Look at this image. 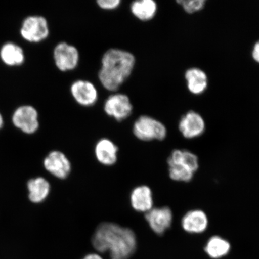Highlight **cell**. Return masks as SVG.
Segmentation results:
<instances>
[{
  "label": "cell",
  "mask_w": 259,
  "mask_h": 259,
  "mask_svg": "<svg viewBox=\"0 0 259 259\" xmlns=\"http://www.w3.org/2000/svg\"><path fill=\"white\" fill-rule=\"evenodd\" d=\"M92 242L97 251L109 252L112 259H127L137 248L135 233L112 223L100 225L93 235Z\"/></svg>",
  "instance_id": "6da1fadb"
},
{
  "label": "cell",
  "mask_w": 259,
  "mask_h": 259,
  "mask_svg": "<svg viewBox=\"0 0 259 259\" xmlns=\"http://www.w3.org/2000/svg\"><path fill=\"white\" fill-rule=\"evenodd\" d=\"M135 57L128 51L110 49L103 55L99 79L103 87L115 92L131 75L135 65Z\"/></svg>",
  "instance_id": "7a4b0ae2"
},
{
  "label": "cell",
  "mask_w": 259,
  "mask_h": 259,
  "mask_svg": "<svg viewBox=\"0 0 259 259\" xmlns=\"http://www.w3.org/2000/svg\"><path fill=\"white\" fill-rule=\"evenodd\" d=\"M167 162L171 179L180 182H189L199 168L196 155L187 150H174Z\"/></svg>",
  "instance_id": "3957f363"
},
{
  "label": "cell",
  "mask_w": 259,
  "mask_h": 259,
  "mask_svg": "<svg viewBox=\"0 0 259 259\" xmlns=\"http://www.w3.org/2000/svg\"><path fill=\"white\" fill-rule=\"evenodd\" d=\"M133 131L136 137L144 141L163 140L167 135L163 124L147 115L140 116L135 121Z\"/></svg>",
  "instance_id": "277c9868"
},
{
  "label": "cell",
  "mask_w": 259,
  "mask_h": 259,
  "mask_svg": "<svg viewBox=\"0 0 259 259\" xmlns=\"http://www.w3.org/2000/svg\"><path fill=\"white\" fill-rule=\"evenodd\" d=\"M21 34L25 40L37 43L47 38L50 34L48 22L44 16H28L22 22Z\"/></svg>",
  "instance_id": "5b68a950"
},
{
  "label": "cell",
  "mask_w": 259,
  "mask_h": 259,
  "mask_svg": "<svg viewBox=\"0 0 259 259\" xmlns=\"http://www.w3.org/2000/svg\"><path fill=\"white\" fill-rule=\"evenodd\" d=\"M54 60L57 67L61 72L73 70L79 63V51L73 45L61 42L54 48Z\"/></svg>",
  "instance_id": "8992f818"
},
{
  "label": "cell",
  "mask_w": 259,
  "mask_h": 259,
  "mask_svg": "<svg viewBox=\"0 0 259 259\" xmlns=\"http://www.w3.org/2000/svg\"><path fill=\"white\" fill-rule=\"evenodd\" d=\"M104 111L106 114L118 121L129 117L133 111L131 99L124 94H115L106 100Z\"/></svg>",
  "instance_id": "52a82bcc"
},
{
  "label": "cell",
  "mask_w": 259,
  "mask_h": 259,
  "mask_svg": "<svg viewBox=\"0 0 259 259\" xmlns=\"http://www.w3.org/2000/svg\"><path fill=\"white\" fill-rule=\"evenodd\" d=\"M12 121L16 127L27 134H34L39 127L37 111L30 105L21 106L16 109Z\"/></svg>",
  "instance_id": "ba28073f"
},
{
  "label": "cell",
  "mask_w": 259,
  "mask_h": 259,
  "mask_svg": "<svg viewBox=\"0 0 259 259\" xmlns=\"http://www.w3.org/2000/svg\"><path fill=\"white\" fill-rule=\"evenodd\" d=\"M70 92L74 100L81 106H92L98 99L96 87L88 80L75 81L70 87Z\"/></svg>",
  "instance_id": "9c48e42d"
},
{
  "label": "cell",
  "mask_w": 259,
  "mask_h": 259,
  "mask_svg": "<svg viewBox=\"0 0 259 259\" xmlns=\"http://www.w3.org/2000/svg\"><path fill=\"white\" fill-rule=\"evenodd\" d=\"M145 219L155 234L162 235L171 226L173 214L169 208L162 207L151 209L146 213Z\"/></svg>",
  "instance_id": "30bf717a"
},
{
  "label": "cell",
  "mask_w": 259,
  "mask_h": 259,
  "mask_svg": "<svg viewBox=\"0 0 259 259\" xmlns=\"http://www.w3.org/2000/svg\"><path fill=\"white\" fill-rule=\"evenodd\" d=\"M44 166L49 172L60 179L67 178L71 171L69 159L63 153L57 151L51 152L45 158Z\"/></svg>",
  "instance_id": "8fae6325"
},
{
  "label": "cell",
  "mask_w": 259,
  "mask_h": 259,
  "mask_svg": "<svg viewBox=\"0 0 259 259\" xmlns=\"http://www.w3.org/2000/svg\"><path fill=\"white\" fill-rule=\"evenodd\" d=\"M205 128L202 116L194 112H190L181 119L179 129L181 134L187 139H193L201 135Z\"/></svg>",
  "instance_id": "7c38bea8"
},
{
  "label": "cell",
  "mask_w": 259,
  "mask_h": 259,
  "mask_svg": "<svg viewBox=\"0 0 259 259\" xmlns=\"http://www.w3.org/2000/svg\"><path fill=\"white\" fill-rule=\"evenodd\" d=\"M181 225L190 234H201L208 226V217L201 210H190L183 217Z\"/></svg>",
  "instance_id": "4fadbf2b"
},
{
  "label": "cell",
  "mask_w": 259,
  "mask_h": 259,
  "mask_svg": "<svg viewBox=\"0 0 259 259\" xmlns=\"http://www.w3.org/2000/svg\"><path fill=\"white\" fill-rule=\"evenodd\" d=\"M133 208L137 211L148 212L153 209V194L150 187L139 186L133 190L131 197Z\"/></svg>",
  "instance_id": "5bb4252c"
},
{
  "label": "cell",
  "mask_w": 259,
  "mask_h": 259,
  "mask_svg": "<svg viewBox=\"0 0 259 259\" xmlns=\"http://www.w3.org/2000/svg\"><path fill=\"white\" fill-rule=\"evenodd\" d=\"M118 148L111 141L102 139L97 142L95 148L97 159L105 166H111L117 160Z\"/></svg>",
  "instance_id": "9a60e30c"
},
{
  "label": "cell",
  "mask_w": 259,
  "mask_h": 259,
  "mask_svg": "<svg viewBox=\"0 0 259 259\" xmlns=\"http://www.w3.org/2000/svg\"><path fill=\"white\" fill-rule=\"evenodd\" d=\"M29 199L32 202L38 203L43 202L50 192V185L44 178L38 177L28 181Z\"/></svg>",
  "instance_id": "2e32d148"
},
{
  "label": "cell",
  "mask_w": 259,
  "mask_h": 259,
  "mask_svg": "<svg viewBox=\"0 0 259 259\" xmlns=\"http://www.w3.org/2000/svg\"><path fill=\"white\" fill-rule=\"evenodd\" d=\"M131 12L136 18L142 21L153 19L156 14L157 5L153 0H138L132 3Z\"/></svg>",
  "instance_id": "e0dca14e"
},
{
  "label": "cell",
  "mask_w": 259,
  "mask_h": 259,
  "mask_svg": "<svg viewBox=\"0 0 259 259\" xmlns=\"http://www.w3.org/2000/svg\"><path fill=\"white\" fill-rule=\"evenodd\" d=\"M0 57L3 62L9 66H17L23 63L25 60L22 48L12 42L3 45L0 50Z\"/></svg>",
  "instance_id": "ac0fdd59"
},
{
  "label": "cell",
  "mask_w": 259,
  "mask_h": 259,
  "mask_svg": "<svg viewBox=\"0 0 259 259\" xmlns=\"http://www.w3.org/2000/svg\"><path fill=\"white\" fill-rule=\"evenodd\" d=\"M186 79L188 88L194 95H199L205 91L208 85L206 74L198 69H191L187 71Z\"/></svg>",
  "instance_id": "d6986e66"
},
{
  "label": "cell",
  "mask_w": 259,
  "mask_h": 259,
  "mask_svg": "<svg viewBox=\"0 0 259 259\" xmlns=\"http://www.w3.org/2000/svg\"><path fill=\"white\" fill-rule=\"evenodd\" d=\"M231 249L229 243L220 236H213L207 243L205 251L210 257L218 258L228 253Z\"/></svg>",
  "instance_id": "ffe728a7"
},
{
  "label": "cell",
  "mask_w": 259,
  "mask_h": 259,
  "mask_svg": "<svg viewBox=\"0 0 259 259\" xmlns=\"http://www.w3.org/2000/svg\"><path fill=\"white\" fill-rule=\"evenodd\" d=\"M178 3L183 6V8L187 12L193 14V13L201 10L205 5V1L204 0H191V1H178Z\"/></svg>",
  "instance_id": "44dd1931"
},
{
  "label": "cell",
  "mask_w": 259,
  "mask_h": 259,
  "mask_svg": "<svg viewBox=\"0 0 259 259\" xmlns=\"http://www.w3.org/2000/svg\"><path fill=\"white\" fill-rule=\"evenodd\" d=\"M121 3L120 0H99L97 2L100 8L109 11L118 8Z\"/></svg>",
  "instance_id": "7402d4cb"
},
{
  "label": "cell",
  "mask_w": 259,
  "mask_h": 259,
  "mask_svg": "<svg viewBox=\"0 0 259 259\" xmlns=\"http://www.w3.org/2000/svg\"><path fill=\"white\" fill-rule=\"evenodd\" d=\"M252 57L255 61L259 63V41L254 45L253 51H252Z\"/></svg>",
  "instance_id": "603a6c76"
},
{
  "label": "cell",
  "mask_w": 259,
  "mask_h": 259,
  "mask_svg": "<svg viewBox=\"0 0 259 259\" xmlns=\"http://www.w3.org/2000/svg\"><path fill=\"white\" fill-rule=\"evenodd\" d=\"M83 259H103L100 255L97 254H90L86 255Z\"/></svg>",
  "instance_id": "cb8c5ba5"
},
{
  "label": "cell",
  "mask_w": 259,
  "mask_h": 259,
  "mask_svg": "<svg viewBox=\"0 0 259 259\" xmlns=\"http://www.w3.org/2000/svg\"><path fill=\"white\" fill-rule=\"evenodd\" d=\"M3 125V116L1 114V113H0V128H1L2 127Z\"/></svg>",
  "instance_id": "d4e9b609"
}]
</instances>
